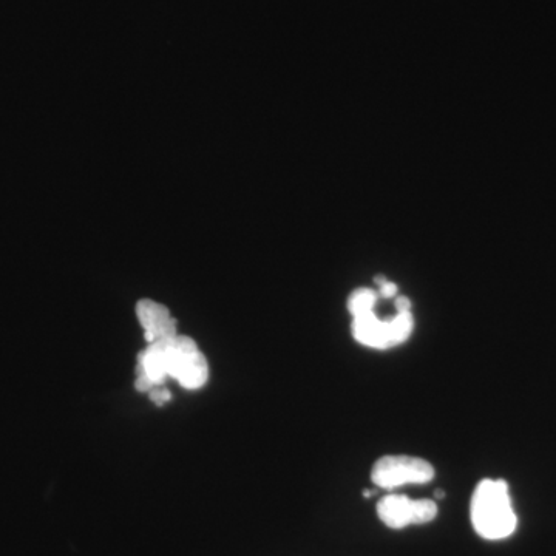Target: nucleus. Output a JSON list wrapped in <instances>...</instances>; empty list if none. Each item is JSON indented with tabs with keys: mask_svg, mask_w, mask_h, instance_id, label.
<instances>
[{
	"mask_svg": "<svg viewBox=\"0 0 556 556\" xmlns=\"http://www.w3.org/2000/svg\"><path fill=\"white\" fill-rule=\"evenodd\" d=\"M470 518L476 533L484 540L509 538L518 526L509 484L502 479H482L473 492Z\"/></svg>",
	"mask_w": 556,
	"mask_h": 556,
	"instance_id": "f257e3e1",
	"label": "nucleus"
},
{
	"mask_svg": "<svg viewBox=\"0 0 556 556\" xmlns=\"http://www.w3.org/2000/svg\"><path fill=\"white\" fill-rule=\"evenodd\" d=\"M166 354L169 379L177 380L184 390L197 391L209 380V362L192 337L177 334L160 342Z\"/></svg>",
	"mask_w": 556,
	"mask_h": 556,
	"instance_id": "f03ea898",
	"label": "nucleus"
},
{
	"mask_svg": "<svg viewBox=\"0 0 556 556\" xmlns=\"http://www.w3.org/2000/svg\"><path fill=\"white\" fill-rule=\"evenodd\" d=\"M353 337L360 345L373 350H388L402 345L410 339L414 329V317L411 312H397L388 320H380L373 312L354 317Z\"/></svg>",
	"mask_w": 556,
	"mask_h": 556,
	"instance_id": "7ed1b4c3",
	"label": "nucleus"
},
{
	"mask_svg": "<svg viewBox=\"0 0 556 556\" xmlns=\"http://www.w3.org/2000/svg\"><path fill=\"white\" fill-rule=\"evenodd\" d=\"M433 465L427 459L408 455H388L377 459L371 481L380 489L393 490L407 484H427L434 479Z\"/></svg>",
	"mask_w": 556,
	"mask_h": 556,
	"instance_id": "20e7f679",
	"label": "nucleus"
},
{
	"mask_svg": "<svg viewBox=\"0 0 556 556\" xmlns=\"http://www.w3.org/2000/svg\"><path fill=\"white\" fill-rule=\"evenodd\" d=\"M377 515L385 526L393 530L411 524H428L438 516V506L431 499H410L405 495H387L377 504Z\"/></svg>",
	"mask_w": 556,
	"mask_h": 556,
	"instance_id": "39448f33",
	"label": "nucleus"
},
{
	"mask_svg": "<svg viewBox=\"0 0 556 556\" xmlns=\"http://www.w3.org/2000/svg\"><path fill=\"white\" fill-rule=\"evenodd\" d=\"M136 316L143 326L147 345L172 339L178 334L177 320L173 319L169 309L161 303L149 299L139 300Z\"/></svg>",
	"mask_w": 556,
	"mask_h": 556,
	"instance_id": "423d86ee",
	"label": "nucleus"
},
{
	"mask_svg": "<svg viewBox=\"0 0 556 556\" xmlns=\"http://www.w3.org/2000/svg\"><path fill=\"white\" fill-rule=\"evenodd\" d=\"M377 300H379V294L370 288H359L356 291L351 292L350 297H348V311H350L351 316L359 317L363 314H368V312L374 311V306H376Z\"/></svg>",
	"mask_w": 556,
	"mask_h": 556,
	"instance_id": "0eeeda50",
	"label": "nucleus"
},
{
	"mask_svg": "<svg viewBox=\"0 0 556 556\" xmlns=\"http://www.w3.org/2000/svg\"><path fill=\"white\" fill-rule=\"evenodd\" d=\"M147 394H149L150 401L158 407H163L170 401V391L167 390L166 385H156Z\"/></svg>",
	"mask_w": 556,
	"mask_h": 556,
	"instance_id": "6e6552de",
	"label": "nucleus"
},
{
	"mask_svg": "<svg viewBox=\"0 0 556 556\" xmlns=\"http://www.w3.org/2000/svg\"><path fill=\"white\" fill-rule=\"evenodd\" d=\"M396 294H397L396 283L388 282V280H385V282L379 286V295H382V297H385V299H391V297H394V295Z\"/></svg>",
	"mask_w": 556,
	"mask_h": 556,
	"instance_id": "1a4fd4ad",
	"label": "nucleus"
},
{
	"mask_svg": "<svg viewBox=\"0 0 556 556\" xmlns=\"http://www.w3.org/2000/svg\"><path fill=\"white\" fill-rule=\"evenodd\" d=\"M394 305H396L397 312H411V308H413L410 299L405 297V295H399L396 302H394Z\"/></svg>",
	"mask_w": 556,
	"mask_h": 556,
	"instance_id": "9d476101",
	"label": "nucleus"
},
{
	"mask_svg": "<svg viewBox=\"0 0 556 556\" xmlns=\"http://www.w3.org/2000/svg\"><path fill=\"white\" fill-rule=\"evenodd\" d=\"M445 493L442 492V490H438V492H436V496H438V498H444Z\"/></svg>",
	"mask_w": 556,
	"mask_h": 556,
	"instance_id": "9b49d317",
	"label": "nucleus"
}]
</instances>
